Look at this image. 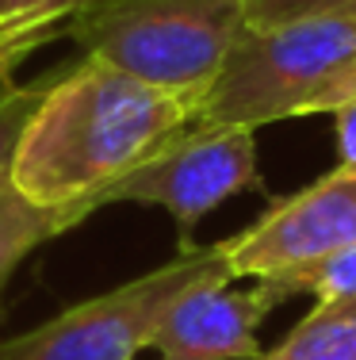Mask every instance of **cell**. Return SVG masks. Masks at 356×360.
Segmentation results:
<instances>
[{
    "instance_id": "obj_1",
    "label": "cell",
    "mask_w": 356,
    "mask_h": 360,
    "mask_svg": "<svg viewBox=\"0 0 356 360\" xmlns=\"http://www.w3.org/2000/svg\"><path fill=\"white\" fill-rule=\"evenodd\" d=\"M196 104L169 89L81 58L54 70L12 158V180L46 207L100 211V195L192 123Z\"/></svg>"
},
{
    "instance_id": "obj_2",
    "label": "cell",
    "mask_w": 356,
    "mask_h": 360,
    "mask_svg": "<svg viewBox=\"0 0 356 360\" xmlns=\"http://www.w3.org/2000/svg\"><path fill=\"white\" fill-rule=\"evenodd\" d=\"M349 100H356V15L245 23L192 123L257 131L295 115H334Z\"/></svg>"
},
{
    "instance_id": "obj_3",
    "label": "cell",
    "mask_w": 356,
    "mask_h": 360,
    "mask_svg": "<svg viewBox=\"0 0 356 360\" xmlns=\"http://www.w3.org/2000/svg\"><path fill=\"white\" fill-rule=\"evenodd\" d=\"M245 23V0H81L65 35L84 58L199 104Z\"/></svg>"
},
{
    "instance_id": "obj_4",
    "label": "cell",
    "mask_w": 356,
    "mask_h": 360,
    "mask_svg": "<svg viewBox=\"0 0 356 360\" xmlns=\"http://www.w3.org/2000/svg\"><path fill=\"white\" fill-rule=\"evenodd\" d=\"M211 276H230L223 242L207 250L192 245L154 272H142L104 295L65 307L20 338L0 341V360H138L169 303Z\"/></svg>"
},
{
    "instance_id": "obj_5",
    "label": "cell",
    "mask_w": 356,
    "mask_h": 360,
    "mask_svg": "<svg viewBox=\"0 0 356 360\" xmlns=\"http://www.w3.org/2000/svg\"><path fill=\"white\" fill-rule=\"evenodd\" d=\"M242 192H265L257 169V139L249 127L188 123L165 146H157L142 165L119 176L100 207L112 203H150L169 211L176 222L180 253L192 250V230L215 207Z\"/></svg>"
},
{
    "instance_id": "obj_6",
    "label": "cell",
    "mask_w": 356,
    "mask_h": 360,
    "mask_svg": "<svg viewBox=\"0 0 356 360\" xmlns=\"http://www.w3.org/2000/svg\"><path fill=\"white\" fill-rule=\"evenodd\" d=\"M349 245H356V169L337 165L303 192L272 200L253 226L226 238L223 253L234 280H268Z\"/></svg>"
},
{
    "instance_id": "obj_7",
    "label": "cell",
    "mask_w": 356,
    "mask_h": 360,
    "mask_svg": "<svg viewBox=\"0 0 356 360\" xmlns=\"http://www.w3.org/2000/svg\"><path fill=\"white\" fill-rule=\"evenodd\" d=\"M279 303L268 280L234 288L230 276H211L169 303L150 349L157 360H261L257 330Z\"/></svg>"
},
{
    "instance_id": "obj_8",
    "label": "cell",
    "mask_w": 356,
    "mask_h": 360,
    "mask_svg": "<svg viewBox=\"0 0 356 360\" xmlns=\"http://www.w3.org/2000/svg\"><path fill=\"white\" fill-rule=\"evenodd\" d=\"M84 219H88L84 207H46L27 200L12 180H4L0 184V288L39 245L62 238Z\"/></svg>"
},
{
    "instance_id": "obj_9",
    "label": "cell",
    "mask_w": 356,
    "mask_h": 360,
    "mask_svg": "<svg viewBox=\"0 0 356 360\" xmlns=\"http://www.w3.org/2000/svg\"><path fill=\"white\" fill-rule=\"evenodd\" d=\"M261 360H356V299L318 303Z\"/></svg>"
},
{
    "instance_id": "obj_10",
    "label": "cell",
    "mask_w": 356,
    "mask_h": 360,
    "mask_svg": "<svg viewBox=\"0 0 356 360\" xmlns=\"http://www.w3.org/2000/svg\"><path fill=\"white\" fill-rule=\"evenodd\" d=\"M279 299L291 295H315L318 303H334V299H356V245L341 253L318 257L310 264L287 269L279 276H268Z\"/></svg>"
},
{
    "instance_id": "obj_11",
    "label": "cell",
    "mask_w": 356,
    "mask_h": 360,
    "mask_svg": "<svg viewBox=\"0 0 356 360\" xmlns=\"http://www.w3.org/2000/svg\"><path fill=\"white\" fill-rule=\"evenodd\" d=\"M70 12H50V15H27V20H8L0 23V84L12 81L15 65L27 54H35L39 46L62 39Z\"/></svg>"
},
{
    "instance_id": "obj_12",
    "label": "cell",
    "mask_w": 356,
    "mask_h": 360,
    "mask_svg": "<svg viewBox=\"0 0 356 360\" xmlns=\"http://www.w3.org/2000/svg\"><path fill=\"white\" fill-rule=\"evenodd\" d=\"M50 77L54 73H42L39 81H27V84H15V81L0 84V184L12 173V158H15V146H20V134L27 127L31 111L39 108Z\"/></svg>"
},
{
    "instance_id": "obj_13",
    "label": "cell",
    "mask_w": 356,
    "mask_h": 360,
    "mask_svg": "<svg viewBox=\"0 0 356 360\" xmlns=\"http://www.w3.org/2000/svg\"><path fill=\"white\" fill-rule=\"evenodd\" d=\"M249 27L287 23L303 15H356V0H245Z\"/></svg>"
},
{
    "instance_id": "obj_14",
    "label": "cell",
    "mask_w": 356,
    "mask_h": 360,
    "mask_svg": "<svg viewBox=\"0 0 356 360\" xmlns=\"http://www.w3.org/2000/svg\"><path fill=\"white\" fill-rule=\"evenodd\" d=\"M81 0H0V23L27 20V15H50V12H73Z\"/></svg>"
},
{
    "instance_id": "obj_15",
    "label": "cell",
    "mask_w": 356,
    "mask_h": 360,
    "mask_svg": "<svg viewBox=\"0 0 356 360\" xmlns=\"http://www.w3.org/2000/svg\"><path fill=\"white\" fill-rule=\"evenodd\" d=\"M334 119H337V150H341V165L356 169V100L337 108Z\"/></svg>"
}]
</instances>
